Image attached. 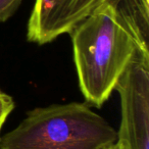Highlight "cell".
<instances>
[{
  "mask_svg": "<svg viewBox=\"0 0 149 149\" xmlns=\"http://www.w3.org/2000/svg\"><path fill=\"white\" fill-rule=\"evenodd\" d=\"M79 86L86 101H107L132 61L149 55V31L118 5L103 4L70 32Z\"/></svg>",
  "mask_w": 149,
  "mask_h": 149,
  "instance_id": "6da1fadb",
  "label": "cell"
},
{
  "mask_svg": "<svg viewBox=\"0 0 149 149\" xmlns=\"http://www.w3.org/2000/svg\"><path fill=\"white\" fill-rule=\"evenodd\" d=\"M118 132L87 103L53 104L30 110L0 138V149H105Z\"/></svg>",
  "mask_w": 149,
  "mask_h": 149,
  "instance_id": "7a4b0ae2",
  "label": "cell"
},
{
  "mask_svg": "<svg viewBox=\"0 0 149 149\" xmlns=\"http://www.w3.org/2000/svg\"><path fill=\"white\" fill-rule=\"evenodd\" d=\"M114 90L122 116L116 143L122 149H149V55L137 56Z\"/></svg>",
  "mask_w": 149,
  "mask_h": 149,
  "instance_id": "3957f363",
  "label": "cell"
},
{
  "mask_svg": "<svg viewBox=\"0 0 149 149\" xmlns=\"http://www.w3.org/2000/svg\"><path fill=\"white\" fill-rule=\"evenodd\" d=\"M13 108H15V102L11 96L0 90V132Z\"/></svg>",
  "mask_w": 149,
  "mask_h": 149,
  "instance_id": "277c9868",
  "label": "cell"
},
{
  "mask_svg": "<svg viewBox=\"0 0 149 149\" xmlns=\"http://www.w3.org/2000/svg\"><path fill=\"white\" fill-rule=\"evenodd\" d=\"M22 0H0V23L7 21L17 11Z\"/></svg>",
  "mask_w": 149,
  "mask_h": 149,
  "instance_id": "5b68a950",
  "label": "cell"
},
{
  "mask_svg": "<svg viewBox=\"0 0 149 149\" xmlns=\"http://www.w3.org/2000/svg\"><path fill=\"white\" fill-rule=\"evenodd\" d=\"M105 149H122L120 148V146L118 144V143H114V144H112V145H110L109 147H107V148H105Z\"/></svg>",
  "mask_w": 149,
  "mask_h": 149,
  "instance_id": "8992f818",
  "label": "cell"
},
{
  "mask_svg": "<svg viewBox=\"0 0 149 149\" xmlns=\"http://www.w3.org/2000/svg\"><path fill=\"white\" fill-rule=\"evenodd\" d=\"M120 0H111V4L112 5H116L118 2H120Z\"/></svg>",
  "mask_w": 149,
  "mask_h": 149,
  "instance_id": "52a82bcc",
  "label": "cell"
}]
</instances>
